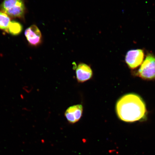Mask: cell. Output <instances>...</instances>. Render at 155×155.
I'll return each instance as SVG.
<instances>
[{"instance_id": "cell-4", "label": "cell", "mask_w": 155, "mask_h": 155, "mask_svg": "<svg viewBox=\"0 0 155 155\" xmlns=\"http://www.w3.org/2000/svg\"><path fill=\"white\" fill-rule=\"evenodd\" d=\"M144 56V52L142 50H130L125 56L126 63L130 69L136 68L143 63Z\"/></svg>"}, {"instance_id": "cell-8", "label": "cell", "mask_w": 155, "mask_h": 155, "mask_svg": "<svg viewBox=\"0 0 155 155\" xmlns=\"http://www.w3.org/2000/svg\"><path fill=\"white\" fill-rule=\"evenodd\" d=\"M23 27L20 23L17 21H11L7 31L13 35H18L22 32Z\"/></svg>"}, {"instance_id": "cell-7", "label": "cell", "mask_w": 155, "mask_h": 155, "mask_svg": "<svg viewBox=\"0 0 155 155\" xmlns=\"http://www.w3.org/2000/svg\"><path fill=\"white\" fill-rule=\"evenodd\" d=\"M76 78L79 83H83L92 78L93 71L90 66L84 63L79 64L76 70Z\"/></svg>"}, {"instance_id": "cell-5", "label": "cell", "mask_w": 155, "mask_h": 155, "mask_svg": "<svg viewBox=\"0 0 155 155\" xmlns=\"http://www.w3.org/2000/svg\"><path fill=\"white\" fill-rule=\"evenodd\" d=\"M25 35L28 43L31 45L36 46L41 43L42 34L36 25H32L27 28L25 31Z\"/></svg>"}, {"instance_id": "cell-1", "label": "cell", "mask_w": 155, "mask_h": 155, "mask_svg": "<svg viewBox=\"0 0 155 155\" xmlns=\"http://www.w3.org/2000/svg\"><path fill=\"white\" fill-rule=\"evenodd\" d=\"M115 108L119 119L126 122L141 120L147 115L144 101L138 95L133 93L125 94L119 98Z\"/></svg>"}, {"instance_id": "cell-6", "label": "cell", "mask_w": 155, "mask_h": 155, "mask_svg": "<svg viewBox=\"0 0 155 155\" xmlns=\"http://www.w3.org/2000/svg\"><path fill=\"white\" fill-rule=\"evenodd\" d=\"M83 112L82 105L77 104L68 108L65 112V116L69 123L75 124L80 120Z\"/></svg>"}, {"instance_id": "cell-10", "label": "cell", "mask_w": 155, "mask_h": 155, "mask_svg": "<svg viewBox=\"0 0 155 155\" xmlns=\"http://www.w3.org/2000/svg\"><path fill=\"white\" fill-rule=\"evenodd\" d=\"M24 90L26 91V92L29 93L31 91L32 88H29V87L28 86L25 87H24Z\"/></svg>"}, {"instance_id": "cell-9", "label": "cell", "mask_w": 155, "mask_h": 155, "mask_svg": "<svg viewBox=\"0 0 155 155\" xmlns=\"http://www.w3.org/2000/svg\"><path fill=\"white\" fill-rule=\"evenodd\" d=\"M11 22L8 15L4 12L0 11V29L7 31Z\"/></svg>"}, {"instance_id": "cell-2", "label": "cell", "mask_w": 155, "mask_h": 155, "mask_svg": "<svg viewBox=\"0 0 155 155\" xmlns=\"http://www.w3.org/2000/svg\"><path fill=\"white\" fill-rule=\"evenodd\" d=\"M1 8L2 11L13 18H22L25 12L24 0H4Z\"/></svg>"}, {"instance_id": "cell-3", "label": "cell", "mask_w": 155, "mask_h": 155, "mask_svg": "<svg viewBox=\"0 0 155 155\" xmlns=\"http://www.w3.org/2000/svg\"><path fill=\"white\" fill-rule=\"evenodd\" d=\"M139 77L145 80L155 79V56L152 54L147 55L137 72Z\"/></svg>"}]
</instances>
